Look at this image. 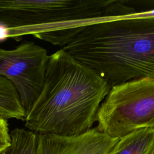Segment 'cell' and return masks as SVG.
Wrapping results in <instances>:
<instances>
[{
	"label": "cell",
	"mask_w": 154,
	"mask_h": 154,
	"mask_svg": "<svg viewBox=\"0 0 154 154\" xmlns=\"http://www.w3.org/2000/svg\"><path fill=\"white\" fill-rule=\"evenodd\" d=\"M109 154H154V128L141 129L120 138Z\"/></svg>",
	"instance_id": "cell-7"
},
{
	"label": "cell",
	"mask_w": 154,
	"mask_h": 154,
	"mask_svg": "<svg viewBox=\"0 0 154 154\" xmlns=\"http://www.w3.org/2000/svg\"><path fill=\"white\" fill-rule=\"evenodd\" d=\"M97 122L99 131L117 139L154 128V79L143 78L112 86L98 110Z\"/></svg>",
	"instance_id": "cell-3"
},
{
	"label": "cell",
	"mask_w": 154,
	"mask_h": 154,
	"mask_svg": "<svg viewBox=\"0 0 154 154\" xmlns=\"http://www.w3.org/2000/svg\"><path fill=\"white\" fill-rule=\"evenodd\" d=\"M11 144L0 154H37V134L16 128L10 131Z\"/></svg>",
	"instance_id": "cell-8"
},
{
	"label": "cell",
	"mask_w": 154,
	"mask_h": 154,
	"mask_svg": "<svg viewBox=\"0 0 154 154\" xmlns=\"http://www.w3.org/2000/svg\"><path fill=\"white\" fill-rule=\"evenodd\" d=\"M119 140L97 128L70 136L37 134V154H109Z\"/></svg>",
	"instance_id": "cell-6"
},
{
	"label": "cell",
	"mask_w": 154,
	"mask_h": 154,
	"mask_svg": "<svg viewBox=\"0 0 154 154\" xmlns=\"http://www.w3.org/2000/svg\"><path fill=\"white\" fill-rule=\"evenodd\" d=\"M49 55L32 42H25L12 49L0 48V76L15 87L26 112L42 90Z\"/></svg>",
	"instance_id": "cell-5"
},
{
	"label": "cell",
	"mask_w": 154,
	"mask_h": 154,
	"mask_svg": "<svg viewBox=\"0 0 154 154\" xmlns=\"http://www.w3.org/2000/svg\"><path fill=\"white\" fill-rule=\"evenodd\" d=\"M110 89L105 79L60 49L49 55L42 90L26 112L25 125L38 134L84 133L97 122Z\"/></svg>",
	"instance_id": "cell-1"
},
{
	"label": "cell",
	"mask_w": 154,
	"mask_h": 154,
	"mask_svg": "<svg viewBox=\"0 0 154 154\" xmlns=\"http://www.w3.org/2000/svg\"><path fill=\"white\" fill-rule=\"evenodd\" d=\"M112 0H0V23L22 27L109 17Z\"/></svg>",
	"instance_id": "cell-4"
},
{
	"label": "cell",
	"mask_w": 154,
	"mask_h": 154,
	"mask_svg": "<svg viewBox=\"0 0 154 154\" xmlns=\"http://www.w3.org/2000/svg\"><path fill=\"white\" fill-rule=\"evenodd\" d=\"M63 49L111 87L143 78L154 79V18L87 25Z\"/></svg>",
	"instance_id": "cell-2"
},
{
	"label": "cell",
	"mask_w": 154,
	"mask_h": 154,
	"mask_svg": "<svg viewBox=\"0 0 154 154\" xmlns=\"http://www.w3.org/2000/svg\"><path fill=\"white\" fill-rule=\"evenodd\" d=\"M11 144L10 131L7 120L0 117V153Z\"/></svg>",
	"instance_id": "cell-9"
}]
</instances>
